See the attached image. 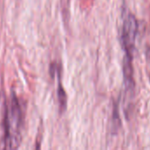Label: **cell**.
<instances>
[{
    "label": "cell",
    "instance_id": "cell-5",
    "mask_svg": "<svg viewBox=\"0 0 150 150\" xmlns=\"http://www.w3.org/2000/svg\"><path fill=\"white\" fill-rule=\"evenodd\" d=\"M69 1L70 0H62V4H65V8H63V11H67L69 8Z\"/></svg>",
    "mask_w": 150,
    "mask_h": 150
},
{
    "label": "cell",
    "instance_id": "cell-1",
    "mask_svg": "<svg viewBox=\"0 0 150 150\" xmlns=\"http://www.w3.org/2000/svg\"><path fill=\"white\" fill-rule=\"evenodd\" d=\"M23 127V110L21 104L15 94H12L6 105L4 129V144L6 149H18L21 142V134Z\"/></svg>",
    "mask_w": 150,
    "mask_h": 150
},
{
    "label": "cell",
    "instance_id": "cell-4",
    "mask_svg": "<svg viewBox=\"0 0 150 150\" xmlns=\"http://www.w3.org/2000/svg\"><path fill=\"white\" fill-rule=\"evenodd\" d=\"M57 99H58V104H59L60 109L61 110H65L66 104H67V98H66L65 91L63 89L60 83L58 84V89H57Z\"/></svg>",
    "mask_w": 150,
    "mask_h": 150
},
{
    "label": "cell",
    "instance_id": "cell-3",
    "mask_svg": "<svg viewBox=\"0 0 150 150\" xmlns=\"http://www.w3.org/2000/svg\"><path fill=\"white\" fill-rule=\"evenodd\" d=\"M123 74H124V83L126 94L132 98V94L134 91V77H133V58L126 56L124 58L123 64Z\"/></svg>",
    "mask_w": 150,
    "mask_h": 150
},
{
    "label": "cell",
    "instance_id": "cell-2",
    "mask_svg": "<svg viewBox=\"0 0 150 150\" xmlns=\"http://www.w3.org/2000/svg\"><path fill=\"white\" fill-rule=\"evenodd\" d=\"M137 33L138 21L133 14L129 13L124 19L121 33V43L126 53V56L133 58Z\"/></svg>",
    "mask_w": 150,
    "mask_h": 150
}]
</instances>
